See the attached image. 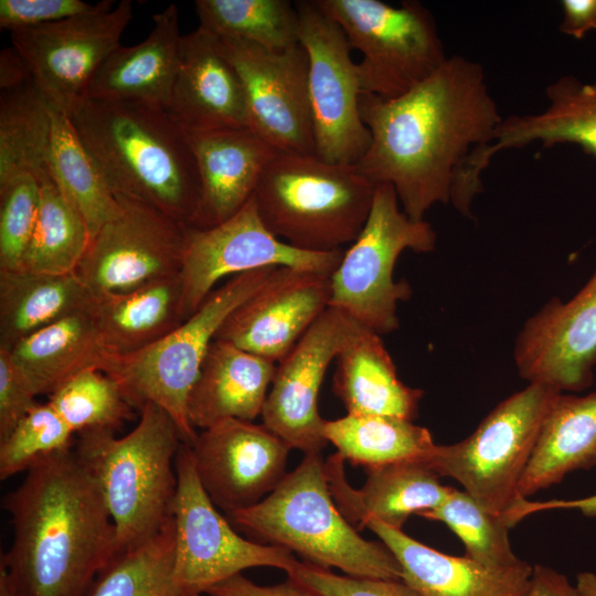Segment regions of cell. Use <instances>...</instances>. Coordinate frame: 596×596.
I'll return each instance as SVG.
<instances>
[{
	"instance_id": "31",
	"label": "cell",
	"mask_w": 596,
	"mask_h": 596,
	"mask_svg": "<svg viewBox=\"0 0 596 596\" xmlns=\"http://www.w3.org/2000/svg\"><path fill=\"white\" fill-rule=\"evenodd\" d=\"M545 96L547 105L542 110L503 118L497 153L538 141L543 147L575 145L596 157V76L583 82L563 75L547 85Z\"/></svg>"
},
{
	"instance_id": "13",
	"label": "cell",
	"mask_w": 596,
	"mask_h": 596,
	"mask_svg": "<svg viewBox=\"0 0 596 596\" xmlns=\"http://www.w3.org/2000/svg\"><path fill=\"white\" fill-rule=\"evenodd\" d=\"M344 251L309 252L280 241L263 223L254 196L232 217L207 228L187 226L179 272L184 319L223 278L266 267L332 275Z\"/></svg>"
},
{
	"instance_id": "23",
	"label": "cell",
	"mask_w": 596,
	"mask_h": 596,
	"mask_svg": "<svg viewBox=\"0 0 596 596\" xmlns=\"http://www.w3.org/2000/svg\"><path fill=\"white\" fill-rule=\"evenodd\" d=\"M200 179V210L193 227L215 226L236 214L280 151L248 127L185 131Z\"/></svg>"
},
{
	"instance_id": "41",
	"label": "cell",
	"mask_w": 596,
	"mask_h": 596,
	"mask_svg": "<svg viewBox=\"0 0 596 596\" xmlns=\"http://www.w3.org/2000/svg\"><path fill=\"white\" fill-rule=\"evenodd\" d=\"M73 430L46 402L38 403L0 440V478L26 471L41 458L71 447Z\"/></svg>"
},
{
	"instance_id": "44",
	"label": "cell",
	"mask_w": 596,
	"mask_h": 596,
	"mask_svg": "<svg viewBox=\"0 0 596 596\" xmlns=\"http://www.w3.org/2000/svg\"><path fill=\"white\" fill-rule=\"evenodd\" d=\"M114 1L1 0L0 28L10 32L91 14L114 7Z\"/></svg>"
},
{
	"instance_id": "50",
	"label": "cell",
	"mask_w": 596,
	"mask_h": 596,
	"mask_svg": "<svg viewBox=\"0 0 596 596\" xmlns=\"http://www.w3.org/2000/svg\"><path fill=\"white\" fill-rule=\"evenodd\" d=\"M32 74L14 47H7L0 55V89L19 85L31 78Z\"/></svg>"
},
{
	"instance_id": "4",
	"label": "cell",
	"mask_w": 596,
	"mask_h": 596,
	"mask_svg": "<svg viewBox=\"0 0 596 596\" xmlns=\"http://www.w3.org/2000/svg\"><path fill=\"white\" fill-rule=\"evenodd\" d=\"M228 515L247 535L308 563L337 567L352 577L402 581L391 551L359 535L338 508L321 454L305 455L262 501Z\"/></svg>"
},
{
	"instance_id": "16",
	"label": "cell",
	"mask_w": 596,
	"mask_h": 596,
	"mask_svg": "<svg viewBox=\"0 0 596 596\" xmlns=\"http://www.w3.org/2000/svg\"><path fill=\"white\" fill-rule=\"evenodd\" d=\"M364 327L336 307H328L277 363L262 412L263 424L290 449L321 454L328 441L318 395L328 366Z\"/></svg>"
},
{
	"instance_id": "5",
	"label": "cell",
	"mask_w": 596,
	"mask_h": 596,
	"mask_svg": "<svg viewBox=\"0 0 596 596\" xmlns=\"http://www.w3.org/2000/svg\"><path fill=\"white\" fill-rule=\"evenodd\" d=\"M123 437L109 430L77 434L73 445L96 477L117 531V553L134 549L173 519L175 458L183 443L171 416L153 403Z\"/></svg>"
},
{
	"instance_id": "47",
	"label": "cell",
	"mask_w": 596,
	"mask_h": 596,
	"mask_svg": "<svg viewBox=\"0 0 596 596\" xmlns=\"http://www.w3.org/2000/svg\"><path fill=\"white\" fill-rule=\"evenodd\" d=\"M562 20L560 31L581 40L596 30V0L561 1Z\"/></svg>"
},
{
	"instance_id": "35",
	"label": "cell",
	"mask_w": 596,
	"mask_h": 596,
	"mask_svg": "<svg viewBox=\"0 0 596 596\" xmlns=\"http://www.w3.org/2000/svg\"><path fill=\"white\" fill-rule=\"evenodd\" d=\"M51 106L33 77L0 91V184L46 172Z\"/></svg>"
},
{
	"instance_id": "8",
	"label": "cell",
	"mask_w": 596,
	"mask_h": 596,
	"mask_svg": "<svg viewBox=\"0 0 596 596\" xmlns=\"http://www.w3.org/2000/svg\"><path fill=\"white\" fill-rule=\"evenodd\" d=\"M436 240L430 223L412 220L403 212L391 184H377L362 231L331 275L329 307L380 336L395 331L400 326L397 306L412 296L406 280H394L396 260L406 249L433 252Z\"/></svg>"
},
{
	"instance_id": "11",
	"label": "cell",
	"mask_w": 596,
	"mask_h": 596,
	"mask_svg": "<svg viewBox=\"0 0 596 596\" xmlns=\"http://www.w3.org/2000/svg\"><path fill=\"white\" fill-rule=\"evenodd\" d=\"M175 469L173 581L178 596L206 594L249 567L270 566L289 573L296 566L298 561L289 550L253 542L234 531L203 489L189 444H181Z\"/></svg>"
},
{
	"instance_id": "19",
	"label": "cell",
	"mask_w": 596,
	"mask_h": 596,
	"mask_svg": "<svg viewBox=\"0 0 596 596\" xmlns=\"http://www.w3.org/2000/svg\"><path fill=\"white\" fill-rule=\"evenodd\" d=\"M190 449L206 494L230 514L255 505L279 485L290 447L264 424L230 418L203 429Z\"/></svg>"
},
{
	"instance_id": "25",
	"label": "cell",
	"mask_w": 596,
	"mask_h": 596,
	"mask_svg": "<svg viewBox=\"0 0 596 596\" xmlns=\"http://www.w3.org/2000/svg\"><path fill=\"white\" fill-rule=\"evenodd\" d=\"M344 461L338 453L330 456L326 473L334 502L347 519L362 512L402 530L409 515L437 508L454 490L423 460L365 468V483L355 490L345 479Z\"/></svg>"
},
{
	"instance_id": "3",
	"label": "cell",
	"mask_w": 596,
	"mask_h": 596,
	"mask_svg": "<svg viewBox=\"0 0 596 596\" xmlns=\"http://www.w3.org/2000/svg\"><path fill=\"white\" fill-rule=\"evenodd\" d=\"M114 195L193 227L200 179L185 131L162 107L86 97L67 114Z\"/></svg>"
},
{
	"instance_id": "20",
	"label": "cell",
	"mask_w": 596,
	"mask_h": 596,
	"mask_svg": "<svg viewBox=\"0 0 596 596\" xmlns=\"http://www.w3.org/2000/svg\"><path fill=\"white\" fill-rule=\"evenodd\" d=\"M330 298L331 275L276 267L231 312L215 339L278 363L329 307Z\"/></svg>"
},
{
	"instance_id": "17",
	"label": "cell",
	"mask_w": 596,
	"mask_h": 596,
	"mask_svg": "<svg viewBox=\"0 0 596 596\" xmlns=\"http://www.w3.org/2000/svg\"><path fill=\"white\" fill-rule=\"evenodd\" d=\"M220 40L242 82L248 128L280 151L315 155L302 45L272 52L244 40Z\"/></svg>"
},
{
	"instance_id": "46",
	"label": "cell",
	"mask_w": 596,
	"mask_h": 596,
	"mask_svg": "<svg viewBox=\"0 0 596 596\" xmlns=\"http://www.w3.org/2000/svg\"><path fill=\"white\" fill-rule=\"evenodd\" d=\"M206 594L210 596H322L290 577L280 584L260 586L242 573L216 584Z\"/></svg>"
},
{
	"instance_id": "7",
	"label": "cell",
	"mask_w": 596,
	"mask_h": 596,
	"mask_svg": "<svg viewBox=\"0 0 596 596\" xmlns=\"http://www.w3.org/2000/svg\"><path fill=\"white\" fill-rule=\"evenodd\" d=\"M275 268L231 277L167 336L130 354H109L100 371L119 384L135 409L140 411L146 403L164 409L177 424L183 443L191 445L198 433L189 421L187 404L207 350L231 312L251 297Z\"/></svg>"
},
{
	"instance_id": "42",
	"label": "cell",
	"mask_w": 596,
	"mask_h": 596,
	"mask_svg": "<svg viewBox=\"0 0 596 596\" xmlns=\"http://www.w3.org/2000/svg\"><path fill=\"white\" fill-rule=\"evenodd\" d=\"M41 185L24 172L0 184V270L20 269L39 219Z\"/></svg>"
},
{
	"instance_id": "51",
	"label": "cell",
	"mask_w": 596,
	"mask_h": 596,
	"mask_svg": "<svg viewBox=\"0 0 596 596\" xmlns=\"http://www.w3.org/2000/svg\"><path fill=\"white\" fill-rule=\"evenodd\" d=\"M576 587L583 596H596V574L579 573L577 575Z\"/></svg>"
},
{
	"instance_id": "37",
	"label": "cell",
	"mask_w": 596,
	"mask_h": 596,
	"mask_svg": "<svg viewBox=\"0 0 596 596\" xmlns=\"http://www.w3.org/2000/svg\"><path fill=\"white\" fill-rule=\"evenodd\" d=\"M200 28L220 38L244 40L272 52L299 44L296 4L288 0H198Z\"/></svg>"
},
{
	"instance_id": "29",
	"label": "cell",
	"mask_w": 596,
	"mask_h": 596,
	"mask_svg": "<svg viewBox=\"0 0 596 596\" xmlns=\"http://www.w3.org/2000/svg\"><path fill=\"white\" fill-rule=\"evenodd\" d=\"M596 466V392L585 396L558 392L543 421L519 483V496L561 482L566 475Z\"/></svg>"
},
{
	"instance_id": "6",
	"label": "cell",
	"mask_w": 596,
	"mask_h": 596,
	"mask_svg": "<svg viewBox=\"0 0 596 596\" xmlns=\"http://www.w3.org/2000/svg\"><path fill=\"white\" fill-rule=\"evenodd\" d=\"M375 188L355 164L279 151L253 196L263 223L275 236L304 251L332 252L359 236Z\"/></svg>"
},
{
	"instance_id": "30",
	"label": "cell",
	"mask_w": 596,
	"mask_h": 596,
	"mask_svg": "<svg viewBox=\"0 0 596 596\" xmlns=\"http://www.w3.org/2000/svg\"><path fill=\"white\" fill-rule=\"evenodd\" d=\"M6 351L36 396L50 395L83 370H102L109 355L89 308L33 332Z\"/></svg>"
},
{
	"instance_id": "39",
	"label": "cell",
	"mask_w": 596,
	"mask_h": 596,
	"mask_svg": "<svg viewBox=\"0 0 596 596\" xmlns=\"http://www.w3.org/2000/svg\"><path fill=\"white\" fill-rule=\"evenodd\" d=\"M47 403L74 434L86 430L116 433L135 411L119 384L95 368L83 370L65 381L49 395Z\"/></svg>"
},
{
	"instance_id": "10",
	"label": "cell",
	"mask_w": 596,
	"mask_h": 596,
	"mask_svg": "<svg viewBox=\"0 0 596 596\" xmlns=\"http://www.w3.org/2000/svg\"><path fill=\"white\" fill-rule=\"evenodd\" d=\"M362 53V92L392 99L432 76L448 58L436 22L418 1L313 0Z\"/></svg>"
},
{
	"instance_id": "48",
	"label": "cell",
	"mask_w": 596,
	"mask_h": 596,
	"mask_svg": "<svg viewBox=\"0 0 596 596\" xmlns=\"http://www.w3.org/2000/svg\"><path fill=\"white\" fill-rule=\"evenodd\" d=\"M552 509H577L587 517H596V494L574 500H552L530 502L526 499L518 501L508 512V519L514 526L523 518L538 511Z\"/></svg>"
},
{
	"instance_id": "24",
	"label": "cell",
	"mask_w": 596,
	"mask_h": 596,
	"mask_svg": "<svg viewBox=\"0 0 596 596\" xmlns=\"http://www.w3.org/2000/svg\"><path fill=\"white\" fill-rule=\"evenodd\" d=\"M150 33L138 44L117 47L94 76L87 97L138 102L167 109L180 63L182 35L175 4L152 15Z\"/></svg>"
},
{
	"instance_id": "34",
	"label": "cell",
	"mask_w": 596,
	"mask_h": 596,
	"mask_svg": "<svg viewBox=\"0 0 596 596\" xmlns=\"http://www.w3.org/2000/svg\"><path fill=\"white\" fill-rule=\"evenodd\" d=\"M46 169L84 219L91 240L106 222L118 214L120 204L83 145L68 115L52 106Z\"/></svg>"
},
{
	"instance_id": "12",
	"label": "cell",
	"mask_w": 596,
	"mask_h": 596,
	"mask_svg": "<svg viewBox=\"0 0 596 596\" xmlns=\"http://www.w3.org/2000/svg\"><path fill=\"white\" fill-rule=\"evenodd\" d=\"M295 4L299 43L308 56L315 155L331 163L355 164L369 149L371 135L360 115L362 88L351 46L341 26L315 1Z\"/></svg>"
},
{
	"instance_id": "38",
	"label": "cell",
	"mask_w": 596,
	"mask_h": 596,
	"mask_svg": "<svg viewBox=\"0 0 596 596\" xmlns=\"http://www.w3.org/2000/svg\"><path fill=\"white\" fill-rule=\"evenodd\" d=\"M172 521L145 543L118 552L84 596H178L173 581Z\"/></svg>"
},
{
	"instance_id": "26",
	"label": "cell",
	"mask_w": 596,
	"mask_h": 596,
	"mask_svg": "<svg viewBox=\"0 0 596 596\" xmlns=\"http://www.w3.org/2000/svg\"><path fill=\"white\" fill-rule=\"evenodd\" d=\"M277 363L214 339L189 394L187 411L194 428L222 421L253 422L262 415Z\"/></svg>"
},
{
	"instance_id": "9",
	"label": "cell",
	"mask_w": 596,
	"mask_h": 596,
	"mask_svg": "<svg viewBox=\"0 0 596 596\" xmlns=\"http://www.w3.org/2000/svg\"><path fill=\"white\" fill-rule=\"evenodd\" d=\"M558 391L530 383L500 402L467 438L436 445L426 462L457 480L488 511L504 514L522 498L519 483Z\"/></svg>"
},
{
	"instance_id": "22",
	"label": "cell",
	"mask_w": 596,
	"mask_h": 596,
	"mask_svg": "<svg viewBox=\"0 0 596 596\" xmlns=\"http://www.w3.org/2000/svg\"><path fill=\"white\" fill-rule=\"evenodd\" d=\"M166 110L184 131L248 127L242 82L219 36L200 26L182 35Z\"/></svg>"
},
{
	"instance_id": "2",
	"label": "cell",
	"mask_w": 596,
	"mask_h": 596,
	"mask_svg": "<svg viewBox=\"0 0 596 596\" xmlns=\"http://www.w3.org/2000/svg\"><path fill=\"white\" fill-rule=\"evenodd\" d=\"M3 508L12 543L0 567L15 596H84L117 554L99 483L73 445L34 462Z\"/></svg>"
},
{
	"instance_id": "49",
	"label": "cell",
	"mask_w": 596,
	"mask_h": 596,
	"mask_svg": "<svg viewBox=\"0 0 596 596\" xmlns=\"http://www.w3.org/2000/svg\"><path fill=\"white\" fill-rule=\"evenodd\" d=\"M525 596H583L568 578L544 565L533 566L531 583Z\"/></svg>"
},
{
	"instance_id": "15",
	"label": "cell",
	"mask_w": 596,
	"mask_h": 596,
	"mask_svg": "<svg viewBox=\"0 0 596 596\" xmlns=\"http://www.w3.org/2000/svg\"><path fill=\"white\" fill-rule=\"evenodd\" d=\"M131 18V1L121 0L91 14L12 31L11 43L47 103L68 114L87 97L97 71L121 45Z\"/></svg>"
},
{
	"instance_id": "33",
	"label": "cell",
	"mask_w": 596,
	"mask_h": 596,
	"mask_svg": "<svg viewBox=\"0 0 596 596\" xmlns=\"http://www.w3.org/2000/svg\"><path fill=\"white\" fill-rule=\"evenodd\" d=\"M323 436L354 466L426 461L436 448L430 432L413 421L385 415H356L326 421Z\"/></svg>"
},
{
	"instance_id": "36",
	"label": "cell",
	"mask_w": 596,
	"mask_h": 596,
	"mask_svg": "<svg viewBox=\"0 0 596 596\" xmlns=\"http://www.w3.org/2000/svg\"><path fill=\"white\" fill-rule=\"evenodd\" d=\"M38 178L40 213L20 269L57 275L75 273L91 242L88 227L47 171Z\"/></svg>"
},
{
	"instance_id": "14",
	"label": "cell",
	"mask_w": 596,
	"mask_h": 596,
	"mask_svg": "<svg viewBox=\"0 0 596 596\" xmlns=\"http://www.w3.org/2000/svg\"><path fill=\"white\" fill-rule=\"evenodd\" d=\"M115 196L118 214L92 237L75 270L93 296L126 292L181 268L187 226L145 202Z\"/></svg>"
},
{
	"instance_id": "27",
	"label": "cell",
	"mask_w": 596,
	"mask_h": 596,
	"mask_svg": "<svg viewBox=\"0 0 596 596\" xmlns=\"http://www.w3.org/2000/svg\"><path fill=\"white\" fill-rule=\"evenodd\" d=\"M333 393L348 414L413 421L424 392L404 384L376 332L362 329L336 358Z\"/></svg>"
},
{
	"instance_id": "32",
	"label": "cell",
	"mask_w": 596,
	"mask_h": 596,
	"mask_svg": "<svg viewBox=\"0 0 596 596\" xmlns=\"http://www.w3.org/2000/svg\"><path fill=\"white\" fill-rule=\"evenodd\" d=\"M93 298L75 273L0 270V349L10 350L33 332L88 309Z\"/></svg>"
},
{
	"instance_id": "40",
	"label": "cell",
	"mask_w": 596,
	"mask_h": 596,
	"mask_svg": "<svg viewBox=\"0 0 596 596\" xmlns=\"http://www.w3.org/2000/svg\"><path fill=\"white\" fill-rule=\"evenodd\" d=\"M417 515L445 523L462 541L466 556L489 566L505 567L521 560L513 553L503 517L479 504L465 490L454 489L437 508Z\"/></svg>"
},
{
	"instance_id": "28",
	"label": "cell",
	"mask_w": 596,
	"mask_h": 596,
	"mask_svg": "<svg viewBox=\"0 0 596 596\" xmlns=\"http://www.w3.org/2000/svg\"><path fill=\"white\" fill-rule=\"evenodd\" d=\"M89 312L108 354L137 352L185 320L179 274L126 292L94 296Z\"/></svg>"
},
{
	"instance_id": "1",
	"label": "cell",
	"mask_w": 596,
	"mask_h": 596,
	"mask_svg": "<svg viewBox=\"0 0 596 596\" xmlns=\"http://www.w3.org/2000/svg\"><path fill=\"white\" fill-rule=\"evenodd\" d=\"M359 109L371 143L355 166L368 180L391 184L412 220L437 203L472 217L503 121L479 63L453 55L402 96L362 92Z\"/></svg>"
},
{
	"instance_id": "43",
	"label": "cell",
	"mask_w": 596,
	"mask_h": 596,
	"mask_svg": "<svg viewBox=\"0 0 596 596\" xmlns=\"http://www.w3.org/2000/svg\"><path fill=\"white\" fill-rule=\"evenodd\" d=\"M287 575L322 596H421L402 581L340 576L306 561Z\"/></svg>"
},
{
	"instance_id": "21",
	"label": "cell",
	"mask_w": 596,
	"mask_h": 596,
	"mask_svg": "<svg viewBox=\"0 0 596 596\" xmlns=\"http://www.w3.org/2000/svg\"><path fill=\"white\" fill-rule=\"evenodd\" d=\"M369 528L402 568V582L421 596H525L533 566L524 561L489 567L468 556L436 551L375 518L356 512L349 519Z\"/></svg>"
},
{
	"instance_id": "45",
	"label": "cell",
	"mask_w": 596,
	"mask_h": 596,
	"mask_svg": "<svg viewBox=\"0 0 596 596\" xmlns=\"http://www.w3.org/2000/svg\"><path fill=\"white\" fill-rule=\"evenodd\" d=\"M36 395L0 349V440L38 404Z\"/></svg>"
},
{
	"instance_id": "18",
	"label": "cell",
	"mask_w": 596,
	"mask_h": 596,
	"mask_svg": "<svg viewBox=\"0 0 596 596\" xmlns=\"http://www.w3.org/2000/svg\"><path fill=\"white\" fill-rule=\"evenodd\" d=\"M513 358L520 376L558 392H581L596 366V268L567 301L553 297L520 330Z\"/></svg>"
}]
</instances>
